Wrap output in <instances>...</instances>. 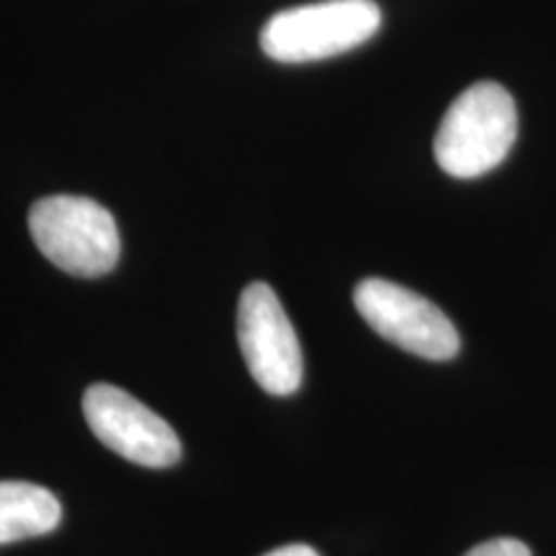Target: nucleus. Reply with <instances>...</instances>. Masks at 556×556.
Returning <instances> with one entry per match:
<instances>
[{
	"label": "nucleus",
	"instance_id": "f257e3e1",
	"mask_svg": "<svg viewBox=\"0 0 556 556\" xmlns=\"http://www.w3.org/2000/svg\"><path fill=\"white\" fill-rule=\"evenodd\" d=\"M518 137L516 101L500 83L482 80L451 103L435 135V160L454 178L495 170Z\"/></svg>",
	"mask_w": 556,
	"mask_h": 556
},
{
	"label": "nucleus",
	"instance_id": "f03ea898",
	"mask_svg": "<svg viewBox=\"0 0 556 556\" xmlns=\"http://www.w3.org/2000/svg\"><path fill=\"white\" fill-rule=\"evenodd\" d=\"M379 26L381 9L374 0H319L270 16L261 47L270 60L299 65L356 50Z\"/></svg>",
	"mask_w": 556,
	"mask_h": 556
},
{
	"label": "nucleus",
	"instance_id": "7ed1b4c3",
	"mask_svg": "<svg viewBox=\"0 0 556 556\" xmlns=\"http://www.w3.org/2000/svg\"><path fill=\"white\" fill-rule=\"evenodd\" d=\"M29 232L47 261L65 274L96 278L109 274L122 240L109 208L86 197H47L29 212Z\"/></svg>",
	"mask_w": 556,
	"mask_h": 556
},
{
	"label": "nucleus",
	"instance_id": "20e7f679",
	"mask_svg": "<svg viewBox=\"0 0 556 556\" xmlns=\"http://www.w3.org/2000/svg\"><path fill=\"white\" fill-rule=\"evenodd\" d=\"M358 315L402 351L428 361H448L462 348L454 323L426 296L387 278H364L353 291Z\"/></svg>",
	"mask_w": 556,
	"mask_h": 556
},
{
	"label": "nucleus",
	"instance_id": "39448f33",
	"mask_svg": "<svg viewBox=\"0 0 556 556\" xmlns=\"http://www.w3.org/2000/svg\"><path fill=\"white\" fill-rule=\"evenodd\" d=\"M238 343L263 392L289 397L302 387V348L294 325L268 283H250L238 304Z\"/></svg>",
	"mask_w": 556,
	"mask_h": 556
},
{
	"label": "nucleus",
	"instance_id": "423d86ee",
	"mask_svg": "<svg viewBox=\"0 0 556 556\" xmlns=\"http://www.w3.org/2000/svg\"><path fill=\"white\" fill-rule=\"evenodd\" d=\"M83 415L103 446L148 469H165L180 458L178 433L157 413L114 384H93L83 394Z\"/></svg>",
	"mask_w": 556,
	"mask_h": 556
},
{
	"label": "nucleus",
	"instance_id": "0eeeda50",
	"mask_svg": "<svg viewBox=\"0 0 556 556\" xmlns=\"http://www.w3.org/2000/svg\"><path fill=\"white\" fill-rule=\"evenodd\" d=\"M62 520V505L45 486L0 482V546L52 533Z\"/></svg>",
	"mask_w": 556,
	"mask_h": 556
},
{
	"label": "nucleus",
	"instance_id": "6e6552de",
	"mask_svg": "<svg viewBox=\"0 0 556 556\" xmlns=\"http://www.w3.org/2000/svg\"><path fill=\"white\" fill-rule=\"evenodd\" d=\"M464 556H531V548L518 539H492L475 546Z\"/></svg>",
	"mask_w": 556,
	"mask_h": 556
},
{
	"label": "nucleus",
	"instance_id": "1a4fd4ad",
	"mask_svg": "<svg viewBox=\"0 0 556 556\" xmlns=\"http://www.w3.org/2000/svg\"><path fill=\"white\" fill-rule=\"evenodd\" d=\"M266 556H319V554L307 544H289V546L274 548V552H268Z\"/></svg>",
	"mask_w": 556,
	"mask_h": 556
}]
</instances>
